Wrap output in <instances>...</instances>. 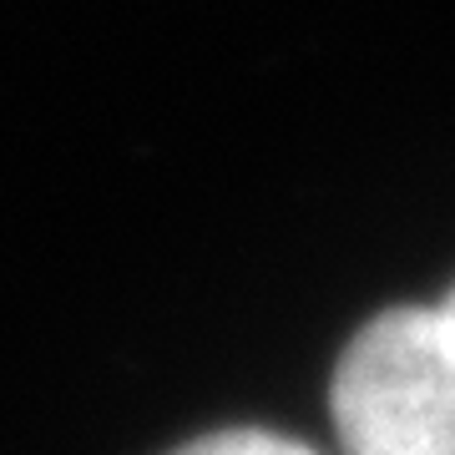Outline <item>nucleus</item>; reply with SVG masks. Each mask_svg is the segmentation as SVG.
I'll list each match as a JSON object with an SVG mask.
<instances>
[{"mask_svg":"<svg viewBox=\"0 0 455 455\" xmlns=\"http://www.w3.org/2000/svg\"><path fill=\"white\" fill-rule=\"evenodd\" d=\"M344 455H455V314L385 309L334 364Z\"/></svg>","mask_w":455,"mask_h":455,"instance_id":"1","label":"nucleus"},{"mask_svg":"<svg viewBox=\"0 0 455 455\" xmlns=\"http://www.w3.org/2000/svg\"><path fill=\"white\" fill-rule=\"evenodd\" d=\"M172 455H319V451H309L289 435H274V430H218V435H203Z\"/></svg>","mask_w":455,"mask_h":455,"instance_id":"2","label":"nucleus"},{"mask_svg":"<svg viewBox=\"0 0 455 455\" xmlns=\"http://www.w3.org/2000/svg\"><path fill=\"white\" fill-rule=\"evenodd\" d=\"M445 309H451V314H455V293H451V304H445Z\"/></svg>","mask_w":455,"mask_h":455,"instance_id":"3","label":"nucleus"}]
</instances>
